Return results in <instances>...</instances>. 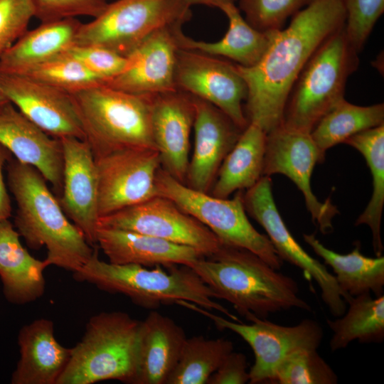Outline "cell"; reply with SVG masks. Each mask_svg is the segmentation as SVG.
Segmentation results:
<instances>
[{
	"label": "cell",
	"mask_w": 384,
	"mask_h": 384,
	"mask_svg": "<svg viewBox=\"0 0 384 384\" xmlns=\"http://www.w3.org/2000/svg\"><path fill=\"white\" fill-rule=\"evenodd\" d=\"M64 53L78 60L103 82L120 75L130 63L128 56L95 45L75 44Z\"/></svg>",
	"instance_id": "cell-38"
},
{
	"label": "cell",
	"mask_w": 384,
	"mask_h": 384,
	"mask_svg": "<svg viewBox=\"0 0 384 384\" xmlns=\"http://www.w3.org/2000/svg\"><path fill=\"white\" fill-rule=\"evenodd\" d=\"M346 12L345 32L353 47L363 49L384 11V0H343Z\"/></svg>",
	"instance_id": "cell-37"
},
{
	"label": "cell",
	"mask_w": 384,
	"mask_h": 384,
	"mask_svg": "<svg viewBox=\"0 0 384 384\" xmlns=\"http://www.w3.org/2000/svg\"><path fill=\"white\" fill-rule=\"evenodd\" d=\"M140 328V321L123 311L101 312L90 317L57 384L108 380L134 384Z\"/></svg>",
	"instance_id": "cell-7"
},
{
	"label": "cell",
	"mask_w": 384,
	"mask_h": 384,
	"mask_svg": "<svg viewBox=\"0 0 384 384\" xmlns=\"http://www.w3.org/2000/svg\"><path fill=\"white\" fill-rule=\"evenodd\" d=\"M249 382L247 358L240 352H230L210 375L206 384H245Z\"/></svg>",
	"instance_id": "cell-41"
},
{
	"label": "cell",
	"mask_w": 384,
	"mask_h": 384,
	"mask_svg": "<svg viewBox=\"0 0 384 384\" xmlns=\"http://www.w3.org/2000/svg\"><path fill=\"white\" fill-rule=\"evenodd\" d=\"M9 102L0 84V108Z\"/></svg>",
	"instance_id": "cell-44"
},
{
	"label": "cell",
	"mask_w": 384,
	"mask_h": 384,
	"mask_svg": "<svg viewBox=\"0 0 384 384\" xmlns=\"http://www.w3.org/2000/svg\"><path fill=\"white\" fill-rule=\"evenodd\" d=\"M345 144L358 150L364 157L373 178V193L355 225H366L372 233L375 256L384 250L380 226L384 206V124L362 131L348 139Z\"/></svg>",
	"instance_id": "cell-31"
},
{
	"label": "cell",
	"mask_w": 384,
	"mask_h": 384,
	"mask_svg": "<svg viewBox=\"0 0 384 384\" xmlns=\"http://www.w3.org/2000/svg\"><path fill=\"white\" fill-rule=\"evenodd\" d=\"M69 94L104 83L78 60L63 53L24 74Z\"/></svg>",
	"instance_id": "cell-34"
},
{
	"label": "cell",
	"mask_w": 384,
	"mask_h": 384,
	"mask_svg": "<svg viewBox=\"0 0 384 384\" xmlns=\"http://www.w3.org/2000/svg\"><path fill=\"white\" fill-rule=\"evenodd\" d=\"M95 159L100 218L157 196L156 177L161 167L155 149H129Z\"/></svg>",
	"instance_id": "cell-14"
},
{
	"label": "cell",
	"mask_w": 384,
	"mask_h": 384,
	"mask_svg": "<svg viewBox=\"0 0 384 384\" xmlns=\"http://www.w3.org/2000/svg\"><path fill=\"white\" fill-rule=\"evenodd\" d=\"M190 6L205 5L213 7H218L224 2H235L237 0H185Z\"/></svg>",
	"instance_id": "cell-43"
},
{
	"label": "cell",
	"mask_w": 384,
	"mask_h": 384,
	"mask_svg": "<svg viewBox=\"0 0 384 384\" xmlns=\"http://www.w3.org/2000/svg\"><path fill=\"white\" fill-rule=\"evenodd\" d=\"M319 151L311 134L279 126L267 134L263 176L283 174L302 192L313 222L322 234L333 230L332 219L338 209L329 198L321 202L311 188L315 165L321 164Z\"/></svg>",
	"instance_id": "cell-15"
},
{
	"label": "cell",
	"mask_w": 384,
	"mask_h": 384,
	"mask_svg": "<svg viewBox=\"0 0 384 384\" xmlns=\"http://www.w3.org/2000/svg\"><path fill=\"white\" fill-rule=\"evenodd\" d=\"M175 82L178 90L213 105L241 129L247 126L242 107L247 87L236 64L179 48Z\"/></svg>",
	"instance_id": "cell-13"
},
{
	"label": "cell",
	"mask_w": 384,
	"mask_h": 384,
	"mask_svg": "<svg viewBox=\"0 0 384 384\" xmlns=\"http://www.w3.org/2000/svg\"><path fill=\"white\" fill-rule=\"evenodd\" d=\"M343 0H313L292 16L289 25L274 33L261 59L253 66L237 65L245 81L248 123L266 134L282 125L291 88L319 46L345 26Z\"/></svg>",
	"instance_id": "cell-1"
},
{
	"label": "cell",
	"mask_w": 384,
	"mask_h": 384,
	"mask_svg": "<svg viewBox=\"0 0 384 384\" xmlns=\"http://www.w3.org/2000/svg\"><path fill=\"white\" fill-rule=\"evenodd\" d=\"M233 349V343L225 338L208 339L203 336L186 338L166 384H206Z\"/></svg>",
	"instance_id": "cell-33"
},
{
	"label": "cell",
	"mask_w": 384,
	"mask_h": 384,
	"mask_svg": "<svg viewBox=\"0 0 384 384\" xmlns=\"http://www.w3.org/2000/svg\"><path fill=\"white\" fill-rule=\"evenodd\" d=\"M33 17L31 0H0V57L28 30Z\"/></svg>",
	"instance_id": "cell-39"
},
{
	"label": "cell",
	"mask_w": 384,
	"mask_h": 384,
	"mask_svg": "<svg viewBox=\"0 0 384 384\" xmlns=\"http://www.w3.org/2000/svg\"><path fill=\"white\" fill-rule=\"evenodd\" d=\"M178 305L208 318L219 329H228L240 336L251 347L255 360L249 370V383H274L280 363L299 349H318L324 332L320 324L304 319L294 326H282L253 314L245 316L250 324H243L214 314L192 302Z\"/></svg>",
	"instance_id": "cell-10"
},
{
	"label": "cell",
	"mask_w": 384,
	"mask_h": 384,
	"mask_svg": "<svg viewBox=\"0 0 384 384\" xmlns=\"http://www.w3.org/2000/svg\"><path fill=\"white\" fill-rule=\"evenodd\" d=\"M358 53L348 39L344 26L331 34L294 82L281 126L311 134L320 119L344 100L347 80L358 67Z\"/></svg>",
	"instance_id": "cell-6"
},
{
	"label": "cell",
	"mask_w": 384,
	"mask_h": 384,
	"mask_svg": "<svg viewBox=\"0 0 384 384\" xmlns=\"http://www.w3.org/2000/svg\"><path fill=\"white\" fill-rule=\"evenodd\" d=\"M192 97L183 92L155 95L151 112V131L162 168L185 183L189 164L190 136L193 127Z\"/></svg>",
	"instance_id": "cell-21"
},
{
	"label": "cell",
	"mask_w": 384,
	"mask_h": 384,
	"mask_svg": "<svg viewBox=\"0 0 384 384\" xmlns=\"http://www.w3.org/2000/svg\"><path fill=\"white\" fill-rule=\"evenodd\" d=\"M9 188L17 205L14 224L33 250L45 246L46 261L74 272L90 258L94 247L69 220L46 180L34 167L12 158L6 164Z\"/></svg>",
	"instance_id": "cell-3"
},
{
	"label": "cell",
	"mask_w": 384,
	"mask_h": 384,
	"mask_svg": "<svg viewBox=\"0 0 384 384\" xmlns=\"http://www.w3.org/2000/svg\"><path fill=\"white\" fill-rule=\"evenodd\" d=\"M99 227L136 232L189 246L205 257L213 255L223 246L207 227L159 195L100 217Z\"/></svg>",
	"instance_id": "cell-12"
},
{
	"label": "cell",
	"mask_w": 384,
	"mask_h": 384,
	"mask_svg": "<svg viewBox=\"0 0 384 384\" xmlns=\"http://www.w3.org/2000/svg\"><path fill=\"white\" fill-rule=\"evenodd\" d=\"M8 100L48 135L85 140L81 122L70 95L29 76L0 72Z\"/></svg>",
	"instance_id": "cell-16"
},
{
	"label": "cell",
	"mask_w": 384,
	"mask_h": 384,
	"mask_svg": "<svg viewBox=\"0 0 384 384\" xmlns=\"http://www.w3.org/2000/svg\"><path fill=\"white\" fill-rule=\"evenodd\" d=\"M345 313L336 319H327L332 331L331 351L343 349L352 341L381 343L384 339V295L373 298L370 293L347 296Z\"/></svg>",
	"instance_id": "cell-30"
},
{
	"label": "cell",
	"mask_w": 384,
	"mask_h": 384,
	"mask_svg": "<svg viewBox=\"0 0 384 384\" xmlns=\"http://www.w3.org/2000/svg\"><path fill=\"white\" fill-rule=\"evenodd\" d=\"M187 267L216 299L226 300L244 317L253 314L266 319L271 314L292 308L311 310L299 296L293 278L246 249L223 245L208 259L200 257Z\"/></svg>",
	"instance_id": "cell-2"
},
{
	"label": "cell",
	"mask_w": 384,
	"mask_h": 384,
	"mask_svg": "<svg viewBox=\"0 0 384 384\" xmlns=\"http://www.w3.org/2000/svg\"><path fill=\"white\" fill-rule=\"evenodd\" d=\"M384 124V105L359 106L345 99L324 116L311 132L322 160L326 151L351 137Z\"/></svg>",
	"instance_id": "cell-32"
},
{
	"label": "cell",
	"mask_w": 384,
	"mask_h": 384,
	"mask_svg": "<svg viewBox=\"0 0 384 384\" xmlns=\"http://www.w3.org/2000/svg\"><path fill=\"white\" fill-rule=\"evenodd\" d=\"M266 139L260 127L248 123L222 162L210 189L212 196L227 198L259 181L263 176Z\"/></svg>",
	"instance_id": "cell-29"
},
{
	"label": "cell",
	"mask_w": 384,
	"mask_h": 384,
	"mask_svg": "<svg viewBox=\"0 0 384 384\" xmlns=\"http://www.w3.org/2000/svg\"><path fill=\"white\" fill-rule=\"evenodd\" d=\"M304 241L334 271L343 299L372 293L383 294L384 257H370L362 254L358 242L347 254H340L325 247L314 234H304Z\"/></svg>",
	"instance_id": "cell-28"
},
{
	"label": "cell",
	"mask_w": 384,
	"mask_h": 384,
	"mask_svg": "<svg viewBox=\"0 0 384 384\" xmlns=\"http://www.w3.org/2000/svg\"><path fill=\"white\" fill-rule=\"evenodd\" d=\"M12 158L11 153L0 144V221L9 219L11 215V202L4 181L3 169Z\"/></svg>",
	"instance_id": "cell-42"
},
{
	"label": "cell",
	"mask_w": 384,
	"mask_h": 384,
	"mask_svg": "<svg viewBox=\"0 0 384 384\" xmlns=\"http://www.w3.org/2000/svg\"><path fill=\"white\" fill-rule=\"evenodd\" d=\"M20 358L12 384H57L71 356L72 348L55 338L53 322L41 318L24 325L18 336Z\"/></svg>",
	"instance_id": "cell-22"
},
{
	"label": "cell",
	"mask_w": 384,
	"mask_h": 384,
	"mask_svg": "<svg viewBox=\"0 0 384 384\" xmlns=\"http://www.w3.org/2000/svg\"><path fill=\"white\" fill-rule=\"evenodd\" d=\"M161 28L146 38L128 57V68L103 84L139 95H158L178 90L175 82L179 48L174 29Z\"/></svg>",
	"instance_id": "cell-19"
},
{
	"label": "cell",
	"mask_w": 384,
	"mask_h": 384,
	"mask_svg": "<svg viewBox=\"0 0 384 384\" xmlns=\"http://www.w3.org/2000/svg\"><path fill=\"white\" fill-rule=\"evenodd\" d=\"M35 17L41 22L69 18H95L107 5V0H31Z\"/></svg>",
	"instance_id": "cell-40"
},
{
	"label": "cell",
	"mask_w": 384,
	"mask_h": 384,
	"mask_svg": "<svg viewBox=\"0 0 384 384\" xmlns=\"http://www.w3.org/2000/svg\"><path fill=\"white\" fill-rule=\"evenodd\" d=\"M157 195L174 202L181 209L207 227L223 245L246 249L279 270L283 260L268 237L259 233L245 211L242 191L233 198H218L193 189L172 177L161 167L156 181Z\"/></svg>",
	"instance_id": "cell-8"
},
{
	"label": "cell",
	"mask_w": 384,
	"mask_h": 384,
	"mask_svg": "<svg viewBox=\"0 0 384 384\" xmlns=\"http://www.w3.org/2000/svg\"><path fill=\"white\" fill-rule=\"evenodd\" d=\"M217 8L228 19V29L223 37L215 42L197 41L183 33L180 26L174 29L179 48L228 58L242 67L253 66L263 56L277 31L263 32L255 29L234 2H224Z\"/></svg>",
	"instance_id": "cell-25"
},
{
	"label": "cell",
	"mask_w": 384,
	"mask_h": 384,
	"mask_svg": "<svg viewBox=\"0 0 384 384\" xmlns=\"http://www.w3.org/2000/svg\"><path fill=\"white\" fill-rule=\"evenodd\" d=\"M240 11L255 29L263 31L281 30L291 16L313 0H239Z\"/></svg>",
	"instance_id": "cell-36"
},
{
	"label": "cell",
	"mask_w": 384,
	"mask_h": 384,
	"mask_svg": "<svg viewBox=\"0 0 384 384\" xmlns=\"http://www.w3.org/2000/svg\"><path fill=\"white\" fill-rule=\"evenodd\" d=\"M191 97L194 143L185 184L209 193L222 162L243 130L213 105Z\"/></svg>",
	"instance_id": "cell-18"
},
{
	"label": "cell",
	"mask_w": 384,
	"mask_h": 384,
	"mask_svg": "<svg viewBox=\"0 0 384 384\" xmlns=\"http://www.w3.org/2000/svg\"><path fill=\"white\" fill-rule=\"evenodd\" d=\"M0 144L16 160L37 169L60 197L63 178L60 139L46 134L9 102L0 108Z\"/></svg>",
	"instance_id": "cell-20"
},
{
	"label": "cell",
	"mask_w": 384,
	"mask_h": 384,
	"mask_svg": "<svg viewBox=\"0 0 384 384\" xmlns=\"http://www.w3.org/2000/svg\"><path fill=\"white\" fill-rule=\"evenodd\" d=\"M165 270L160 265L153 269L134 265H118L101 260L98 248L87 262L73 272L75 280L88 282L102 291L122 294L134 304L146 309H156L162 304L192 302L209 311L215 310L228 319L240 321L225 306L214 301L212 290L188 267H168Z\"/></svg>",
	"instance_id": "cell-4"
},
{
	"label": "cell",
	"mask_w": 384,
	"mask_h": 384,
	"mask_svg": "<svg viewBox=\"0 0 384 384\" xmlns=\"http://www.w3.org/2000/svg\"><path fill=\"white\" fill-rule=\"evenodd\" d=\"M76 18L47 22L26 31L1 57L0 72L24 74L75 44L81 25Z\"/></svg>",
	"instance_id": "cell-27"
},
{
	"label": "cell",
	"mask_w": 384,
	"mask_h": 384,
	"mask_svg": "<svg viewBox=\"0 0 384 384\" xmlns=\"http://www.w3.org/2000/svg\"><path fill=\"white\" fill-rule=\"evenodd\" d=\"M185 0H116L82 23L75 44L95 45L128 56L156 31L182 26L191 16Z\"/></svg>",
	"instance_id": "cell-9"
},
{
	"label": "cell",
	"mask_w": 384,
	"mask_h": 384,
	"mask_svg": "<svg viewBox=\"0 0 384 384\" xmlns=\"http://www.w3.org/2000/svg\"><path fill=\"white\" fill-rule=\"evenodd\" d=\"M186 339L181 326L169 316L151 311L141 321L134 384H166Z\"/></svg>",
	"instance_id": "cell-24"
},
{
	"label": "cell",
	"mask_w": 384,
	"mask_h": 384,
	"mask_svg": "<svg viewBox=\"0 0 384 384\" xmlns=\"http://www.w3.org/2000/svg\"><path fill=\"white\" fill-rule=\"evenodd\" d=\"M97 245L113 264L188 266L203 257L196 249L128 230L99 227Z\"/></svg>",
	"instance_id": "cell-23"
},
{
	"label": "cell",
	"mask_w": 384,
	"mask_h": 384,
	"mask_svg": "<svg viewBox=\"0 0 384 384\" xmlns=\"http://www.w3.org/2000/svg\"><path fill=\"white\" fill-rule=\"evenodd\" d=\"M9 219L0 221V277L6 300L16 304L36 301L45 292L44 259L33 257L22 245Z\"/></svg>",
	"instance_id": "cell-26"
},
{
	"label": "cell",
	"mask_w": 384,
	"mask_h": 384,
	"mask_svg": "<svg viewBox=\"0 0 384 384\" xmlns=\"http://www.w3.org/2000/svg\"><path fill=\"white\" fill-rule=\"evenodd\" d=\"M60 139L63 151V178L62 193L58 199L66 216L95 246L100 218L95 159L85 140L75 137Z\"/></svg>",
	"instance_id": "cell-17"
},
{
	"label": "cell",
	"mask_w": 384,
	"mask_h": 384,
	"mask_svg": "<svg viewBox=\"0 0 384 384\" xmlns=\"http://www.w3.org/2000/svg\"><path fill=\"white\" fill-rule=\"evenodd\" d=\"M70 95L95 159L129 149H156L151 131L155 95L130 93L103 83Z\"/></svg>",
	"instance_id": "cell-5"
},
{
	"label": "cell",
	"mask_w": 384,
	"mask_h": 384,
	"mask_svg": "<svg viewBox=\"0 0 384 384\" xmlns=\"http://www.w3.org/2000/svg\"><path fill=\"white\" fill-rule=\"evenodd\" d=\"M242 200L246 213L265 229L280 258L299 268L308 281H315L331 315L336 318L342 316L347 304L334 275L309 255L287 228L274 202L270 176H263L247 189Z\"/></svg>",
	"instance_id": "cell-11"
},
{
	"label": "cell",
	"mask_w": 384,
	"mask_h": 384,
	"mask_svg": "<svg viewBox=\"0 0 384 384\" xmlns=\"http://www.w3.org/2000/svg\"><path fill=\"white\" fill-rule=\"evenodd\" d=\"M338 376L317 349L303 348L289 354L278 366L274 383L336 384Z\"/></svg>",
	"instance_id": "cell-35"
}]
</instances>
